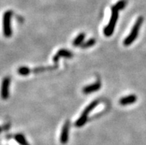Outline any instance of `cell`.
Wrapping results in <instances>:
<instances>
[{
	"instance_id": "obj_1",
	"label": "cell",
	"mask_w": 146,
	"mask_h": 145,
	"mask_svg": "<svg viewBox=\"0 0 146 145\" xmlns=\"http://www.w3.org/2000/svg\"><path fill=\"white\" fill-rule=\"evenodd\" d=\"M143 20L144 19H143V17H139V18L137 19L135 24H133L130 34L126 37L125 39L124 42H123V44H124L125 46H129V45H131L137 39V36L139 35V32L141 28V26L143 24Z\"/></svg>"
},
{
	"instance_id": "obj_2",
	"label": "cell",
	"mask_w": 146,
	"mask_h": 145,
	"mask_svg": "<svg viewBox=\"0 0 146 145\" xmlns=\"http://www.w3.org/2000/svg\"><path fill=\"white\" fill-rule=\"evenodd\" d=\"M12 16H13V12L11 11H7L4 13L2 17V33L6 38L11 37L13 33L12 26H11Z\"/></svg>"
},
{
	"instance_id": "obj_3",
	"label": "cell",
	"mask_w": 146,
	"mask_h": 145,
	"mask_svg": "<svg viewBox=\"0 0 146 145\" xmlns=\"http://www.w3.org/2000/svg\"><path fill=\"white\" fill-rule=\"evenodd\" d=\"M119 17V11L113 6L111 8V17L110 19L109 23L108 24L105 29H104V34L106 36H110L113 34V31H114V28L117 22V19Z\"/></svg>"
},
{
	"instance_id": "obj_4",
	"label": "cell",
	"mask_w": 146,
	"mask_h": 145,
	"mask_svg": "<svg viewBox=\"0 0 146 145\" xmlns=\"http://www.w3.org/2000/svg\"><path fill=\"white\" fill-rule=\"evenodd\" d=\"M11 79L8 76L4 77L0 86V97L2 100H7L10 97V87Z\"/></svg>"
},
{
	"instance_id": "obj_5",
	"label": "cell",
	"mask_w": 146,
	"mask_h": 145,
	"mask_svg": "<svg viewBox=\"0 0 146 145\" xmlns=\"http://www.w3.org/2000/svg\"><path fill=\"white\" fill-rule=\"evenodd\" d=\"M69 130H70V121H66L63 125L60 134V142L62 144H66L67 142H68Z\"/></svg>"
},
{
	"instance_id": "obj_6",
	"label": "cell",
	"mask_w": 146,
	"mask_h": 145,
	"mask_svg": "<svg viewBox=\"0 0 146 145\" xmlns=\"http://www.w3.org/2000/svg\"><path fill=\"white\" fill-rule=\"evenodd\" d=\"M101 86H102V84L100 81H96L95 83L92 84V85H90L88 86L85 87L82 90V92L84 94H90L92 93L96 92L98 91L100 88H101Z\"/></svg>"
},
{
	"instance_id": "obj_7",
	"label": "cell",
	"mask_w": 146,
	"mask_h": 145,
	"mask_svg": "<svg viewBox=\"0 0 146 145\" xmlns=\"http://www.w3.org/2000/svg\"><path fill=\"white\" fill-rule=\"evenodd\" d=\"M60 57H65V58H72L73 53L69 50H67L65 49L59 50L57 53L54 56V62L55 63H57Z\"/></svg>"
},
{
	"instance_id": "obj_8",
	"label": "cell",
	"mask_w": 146,
	"mask_h": 145,
	"mask_svg": "<svg viewBox=\"0 0 146 145\" xmlns=\"http://www.w3.org/2000/svg\"><path fill=\"white\" fill-rule=\"evenodd\" d=\"M137 100V97L136 95H129L128 96H125L119 100V105L122 106L129 105L135 103Z\"/></svg>"
},
{
	"instance_id": "obj_9",
	"label": "cell",
	"mask_w": 146,
	"mask_h": 145,
	"mask_svg": "<svg viewBox=\"0 0 146 145\" xmlns=\"http://www.w3.org/2000/svg\"><path fill=\"white\" fill-rule=\"evenodd\" d=\"M98 105L99 101H97V100H95V101H92L90 105H88V106L86 107V108L83 110V112H82V115L88 116L89 113H90L92 110H94V109Z\"/></svg>"
},
{
	"instance_id": "obj_10",
	"label": "cell",
	"mask_w": 146,
	"mask_h": 145,
	"mask_svg": "<svg viewBox=\"0 0 146 145\" xmlns=\"http://www.w3.org/2000/svg\"><path fill=\"white\" fill-rule=\"evenodd\" d=\"M14 139L16 140V142H17L19 145H30L29 144H28V141L26 140L24 135H22V134L15 135Z\"/></svg>"
},
{
	"instance_id": "obj_11",
	"label": "cell",
	"mask_w": 146,
	"mask_h": 145,
	"mask_svg": "<svg viewBox=\"0 0 146 145\" xmlns=\"http://www.w3.org/2000/svg\"><path fill=\"white\" fill-rule=\"evenodd\" d=\"M85 34L84 33H80L76 37V39H74L73 41V45L75 47H77V46H80L82 44V42H83L84 39H85Z\"/></svg>"
},
{
	"instance_id": "obj_12",
	"label": "cell",
	"mask_w": 146,
	"mask_h": 145,
	"mask_svg": "<svg viewBox=\"0 0 146 145\" xmlns=\"http://www.w3.org/2000/svg\"><path fill=\"white\" fill-rule=\"evenodd\" d=\"M31 69L28 67L22 66L19 68V69L17 70V73H18L19 75H22V76H26V75H28L31 73Z\"/></svg>"
},
{
	"instance_id": "obj_13",
	"label": "cell",
	"mask_w": 146,
	"mask_h": 145,
	"mask_svg": "<svg viewBox=\"0 0 146 145\" xmlns=\"http://www.w3.org/2000/svg\"><path fill=\"white\" fill-rule=\"evenodd\" d=\"M88 116L82 115V116L78 119L77 121H76V123H75L76 127H82V126H83V125L88 121Z\"/></svg>"
},
{
	"instance_id": "obj_14",
	"label": "cell",
	"mask_w": 146,
	"mask_h": 145,
	"mask_svg": "<svg viewBox=\"0 0 146 145\" xmlns=\"http://www.w3.org/2000/svg\"><path fill=\"white\" fill-rule=\"evenodd\" d=\"M95 43H96V40H95L94 39H89L88 41H87L86 42L82 43L80 46H81L82 48L85 49V48H88L94 46V45L95 44Z\"/></svg>"
},
{
	"instance_id": "obj_15",
	"label": "cell",
	"mask_w": 146,
	"mask_h": 145,
	"mask_svg": "<svg viewBox=\"0 0 146 145\" xmlns=\"http://www.w3.org/2000/svg\"><path fill=\"white\" fill-rule=\"evenodd\" d=\"M126 4H127L126 0H120V1H119V2L113 6H114L118 11H120V10L124 9L125 7L126 6Z\"/></svg>"
},
{
	"instance_id": "obj_16",
	"label": "cell",
	"mask_w": 146,
	"mask_h": 145,
	"mask_svg": "<svg viewBox=\"0 0 146 145\" xmlns=\"http://www.w3.org/2000/svg\"><path fill=\"white\" fill-rule=\"evenodd\" d=\"M2 132V127H0V133Z\"/></svg>"
}]
</instances>
